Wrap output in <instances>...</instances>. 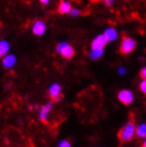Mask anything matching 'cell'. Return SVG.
I'll use <instances>...</instances> for the list:
<instances>
[{
	"instance_id": "cell-1",
	"label": "cell",
	"mask_w": 146,
	"mask_h": 147,
	"mask_svg": "<svg viewBox=\"0 0 146 147\" xmlns=\"http://www.w3.org/2000/svg\"><path fill=\"white\" fill-rule=\"evenodd\" d=\"M135 121L132 118H130V121H128L127 124L120 130L117 136H118V140L121 141L122 143H125V142H128V141H131L133 139V136H135Z\"/></svg>"
},
{
	"instance_id": "cell-2",
	"label": "cell",
	"mask_w": 146,
	"mask_h": 147,
	"mask_svg": "<svg viewBox=\"0 0 146 147\" xmlns=\"http://www.w3.org/2000/svg\"><path fill=\"white\" fill-rule=\"evenodd\" d=\"M135 46H137V43L135 40L131 37H124L123 40H122L121 47H120V51L123 55H128L132 52L135 49Z\"/></svg>"
},
{
	"instance_id": "cell-3",
	"label": "cell",
	"mask_w": 146,
	"mask_h": 147,
	"mask_svg": "<svg viewBox=\"0 0 146 147\" xmlns=\"http://www.w3.org/2000/svg\"><path fill=\"white\" fill-rule=\"evenodd\" d=\"M57 51L62 55L63 58H65V59H72L74 55H75L74 48L70 45L67 44V43H60V44H58Z\"/></svg>"
},
{
	"instance_id": "cell-4",
	"label": "cell",
	"mask_w": 146,
	"mask_h": 147,
	"mask_svg": "<svg viewBox=\"0 0 146 147\" xmlns=\"http://www.w3.org/2000/svg\"><path fill=\"white\" fill-rule=\"evenodd\" d=\"M49 96L52 101H60L61 100V86L58 83H53L49 88Z\"/></svg>"
},
{
	"instance_id": "cell-5",
	"label": "cell",
	"mask_w": 146,
	"mask_h": 147,
	"mask_svg": "<svg viewBox=\"0 0 146 147\" xmlns=\"http://www.w3.org/2000/svg\"><path fill=\"white\" fill-rule=\"evenodd\" d=\"M118 100L124 105H130L133 101V95L130 91L128 90H123L118 93Z\"/></svg>"
},
{
	"instance_id": "cell-6",
	"label": "cell",
	"mask_w": 146,
	"mask_h": 147,
	"mask_svg": "<svg viewBox=\"0 0 146 147\" xmlns=\"http://www.w3.org/2000/svg\"><path fill=\"white\" fill-rule=\"evenodd\" d=\"M46 31V25L43 20H36V22L33 24L32 27V32L34 35L37 36H42Z\"/></svg>"
},
{
	"instance_id": "cell-7",
	"label": "cell",
	"mask_w": 146,
	"mask_h": 147,
	"mask_svg": "<svg viewBox=\"0 0 146 147\" xmlns=\"http://www.w3.org/2000/svg\"><path fill=\"white\" fill-rule=\"evenodd\" d=\"M107 43H108V40H106V37L103 36V34H102V35H98L95 40L92 42V44H91L92 50L102 49V48L106 46Z\"/></svg>"
},
{
	"instance_id": "cell-8",
	"label": "cell",
	"mask_w": 146,
	"mask_h": 147,
	"mask_svg": "<svg viewBox=\"0 0 146 147\" xmlns=\"http://www.w3.org/2000/svg\"><path fill=\"white\" fill-rule=\"evenodd\" d=\"M51 108H52V102H48L46 103L45 106L41 108V111L40 113H39V117L42 121H44V123H47V116L49 112L51 111Z\"/></svg>"
},
{
	"instance_id": "cell-9",
	"label": "cell",
	"mask_w": 146,
	"mask_h": 147,
	"mask_svg": "<svg viewBox=\"0 0 146 147\" xmlns=\"http://www.w3.org/2000/svg\"><path fill=\"white\" fill-rule=\"evenodd\" d=\"M72 10V4L70 2H66V1H61L59 4L58 12L60 14H66V13H70Z\"/></svg>"
},
{
	"instance_id": "cell-10",
	"label": "cell",
	"mask_w": 146,
	"mask_h": 147,
	"mask_svg": "<svg viewBox=\"0 0 146 147\" xmlns=\"http://www.w3.org/2000/svg\"><path fill=\"white\" fill-rule=\"evenodd\" d=\"M15 62H16V59H15V57L13 55H5L3 58V60H2V64H3V66L5 67V68L12 67L15 64Z\"/></svg>"
},
{
	"instance_id": "cell-11",
	"label": "cell",
	"mask_w": 146,
	"mask_h": 147,
	"mask_svg": "<svg viewBox=\"0 0 146 147\" xmlns=\"http://www.w3.org/2000/svg\"><path fill=\"white\" fill-rule=\"evenodd\" d=\"M103 36L106 37V40L109 42V40H114L117 36V32L115 31V29L113 28H110V29H107Z\"/></svg>"
},
{
	"instance_id": "cell-12",
	"label": "cell",
	"mask_w": 146,
	"mask_h": 147,
	"mask_svg": "<svg viewBox=\"0 0 146 147\" xmlns=\"http://www.w3.org/2000/svg\"><path fill=\"white\" fill-rule=\"evenodd\" d=\"M135 133L138 134L139 138L146 139V124H142V125H140L138 128L135 129Z\"/></svg>"
},
{
	"instance_id": "cell-13",
	"label": "cell",
	"mask_w": 146,
	"mask_h": 147,
	"mask_svg": "<svg viewBox=\"0 0 146 147\" xmlns=\"http://www.w3.org/2000/svg\"><path fill=\"white\" fill-rule=\"evenodd\" d=\"M9 48H10L9 43L5 40H1L0 42V57L7 55V52L9 51Z\"/></svg>"
},
{
	"instance_id": "cell-14",
	"label": "cell",
	"mask_w": 146,
	"mask_h": 147,
	"mask_svg": "<svg viewBox=\"0 0 146 147\" xmlns=\"http://www.w3.org/2000/svg\"><path fill=\"white\" fill-rule=\"evenodd\" d=\"M102 53H103V50H102V49L91 50V52H90V58H91V59H94V60H97L101 57Z\"/></svg>"
},
{
	"instance_id": "cell-15",
	"label": "cell",
	"mask_w": 146,
	"mask_h": 147,
	"mask_svg": "<svg viewBox=\"0 0 146 147\" xmlns=\"http://www.w3.org/2000/svg\"><path fill=\"white\" fill-rule=\"evenodd\" d=\"M140 90H141V92L144 93L146 95V80H143L141 82V84H140Z\"/></svg>"
},
{
	"instance_id": "cell-16",
	"label": "cell",
	"mask_w": 146,
	"mask_h": 147,
	"mask_svg": "<svg viewBox=\"0 0 146 147\" xmlns=\"http://www.w3.org/2000/svg\"><path fill=\"white\" fill-rule=\"evenodd\" d=\"M59 147H70V143L68 142V141L64 140L59 144Z\"/></svg>"
},
{
	"instance_id": "cell-17",
	"label": "cell",
	"mask_w": 146,
	"mask_h": 147,
	"mask_svg": "<svg viewBox=\"0 0 146 147\" xmlns=\"http://www.w3.org/2000/svg\"><path fill=\"white\" fill-rule=\"evenodd\" d=\"M140 76L142 78L143 80H146V67H144L142 70H141V73H140Z\"/></svg>"
},
{
	"instance_id": "cell-18",
	"label": "cell",
	"mask_w": 146,
	"mask_h": 147,
	"mask_svg": "<svg viewBox=\"0 0 146 147\" xmlns=\"http://www.w3.org/2000/svg\"><path fill=\"white\" fill-rule=\"evenodd\" d=\"M70 13L72 16H77V15L80 14V11H79V10H70Z\"/></svg>"
},
{
	"instance_id": "cell-19",
	"label": "cell",
	"mask_w": 146,
	"mask_h": 147,
	"mask_svg": "<svg viewBox=\"0 0 146 147\" xmlns=\"http://www.w3.org/2000/svg\"><path fill=\"white\" fill-rule=\"evenodd\" d=\"M48 2H49V1H47V0H42V1H41V3H43V4H47Z\"/></svg>"
},
{
	"instance_id": "cell-20",
	"label": "cell",
	"mask_w": 146,
	"mask_h": 147,
	"mask_svg": "<svg viewBox=\"0 0 146 147\" xmlns=\"http://www.w3.org/2000/svg\"><path fill=\"white\" fill-rule=\"evenodd\" d=\"M112 3V2H111V1H106V4H108V5H110V4Z\"/></svg>"
},
{
	"instance_id": "cell-21",
	"label": "cell",
	"mask_w": 146,
	"mask_h": 147,
	"mask_svg": "<svg viewBox=\"0 0 146 147\" xmlns=\"http://www.w3.org/2000/svg\"><path fill=\"white\" fill-rule=\"evenodd\" d=\"M143 147H146V141L144 142V144H143Z\"/></svg>"
}]
</instances>
